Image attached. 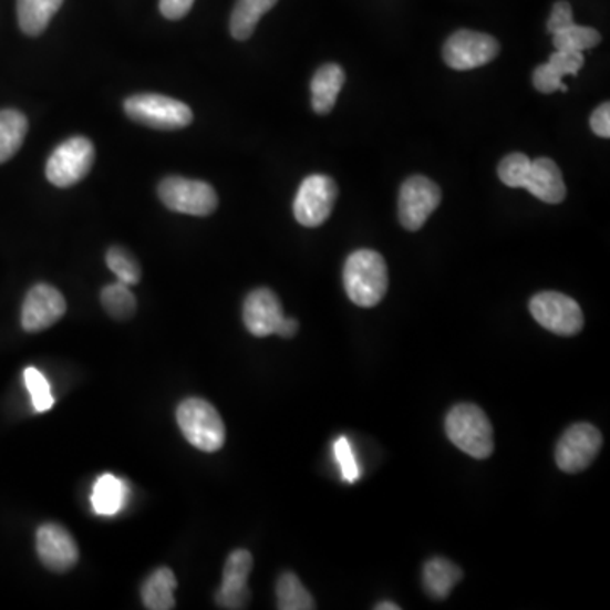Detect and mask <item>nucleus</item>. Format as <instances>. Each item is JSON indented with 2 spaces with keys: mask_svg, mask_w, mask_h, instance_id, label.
<instances>
[{
  "mask_svg": "<svg viewBox=\"0 0 610 610\" xmlns=\"http://www.w3.org/2000/svg\"><path fill=\"white\" fill-rule=\"evenodd\" d=\"M28 134V117L15 111L4 108L0 111V163L11 159L24 143Z\"/></svg>",
  "mask_w": 610,
  "mask_h": 610,
  "instance_id": "23",
  "label": "nucleus"
},
{
  "mask_svg": "<svg viewBox=\"0 0 610 610\" xmlns=\"http://www.w3.org/2000/svg\"><path fill=\"white\" fill-rule=\"evenodd\" d=\"M277 607L280 610H312L316 602L297 575L286 571L277 581Z\"/></svg>",
  "mask_w": 610,
  "mask_h": 610,
  "instance_id": "25",
  "label": "nucleus"
},
{
  "mask_svg": "<svg viewBox=\"0 0 610 610\" xmlns=\"http://www.w3.org/2000/svg\"><path fill=\"white\" fill-rule=\"evenodd\" d=\"M94 162L95 148L89 137H69L48 158V180L60 188L72 187L87 177Z\"/></svg>",
  "mask_w": 610,
  "mask_h": 610,
  "instance_id": "5",
  "label": "nucleus"
},
{
  "mask_svg": "<svg viewBox=\"0 0 610 610\" xmlns=\"http://www.w3.org/2000/svg\"><path fill=\"white\" fill-rule=\"evenodd\" d=\"M334 456H337L338 463H340L344 480L350 482V484L356 482L362 472H360V466H358L356 459H354L353 448H351L350 441L347 437H340L334 443Z\"/></svg>",
  "mask_w": 610,
  "mask_h": 610,
  "instance_id": "31",
  "label": "nucleus"
},
{
  "mask_svg": "<svg viewBox=\"0 0 610 610\" xmlns=\"http://www.w3.org/2000/svg\"><path fill=\"white\" fill-rule=\"evenodd\" d=\"M127 487L114 475L105 474L95 482L92 492V506L101 516H114L126 504Z\"/></svg>",
  "mask_w": 610,
  "mask_h": 610,
  "instance_id": "24",
  "label": "nucleus"
},
{
  "mask_svg": "<svg viewBox=\"0 0 610 610\" xmlns=\"http://www.w3.org/2000/svg\"><path fill=\"white\" fill-rule=\"evenodd\" d=\"M529 311L538 324L558 337H575L583 328L580 306L565 293H536L529 302Z\"/></svg>",
  "mask_w": 610,
  "mask_h": 610,
  "instance_id": "9",
  "label": "nucleus"
},
{
  "mask_svg": "<svg viewBox=\"0 0 610 610\" xmlns=\"http://www.w3.org/2000/svg\"><path fill=\"white\" fill-rule=\"evenodd\" d=\"M376 610H399L401 609V606H397V603L394 602H382L379 603V606L375 607Z\"/></svg>",
  "mask_w": 610,
  "mask_h": 610,
  "instance_id": "36",
  "label": "nucleus"
},
{
  "mask_svg": "<svg viewBox=\"0 0 610 610\" xmlns=\"http://www.w3.org/2000/svg\"><path fill=\"white\" fill-rule=\"evenodd\" d=\"M101 302L105 312L117 321H126L136 312V297L131 292L130 286L120 280L102 289Z\"/></svg>",
  "mask_w": 610,
  "mask_h": 610,
  "instance_id": "26",
  "label": "nucleus"
},
{
  "mask_svg": "<svg viewBox=\"0 0 610 610\" xmlns=\"http://www.w3.org/2000/svg\"><path fill=\"white\" fill-rule=\"evenodd\" d=\"M124 111L131 120L153 130H182L194 121V113L187 104L166 95H131L124 101Z\"/></svg>",
  "mask_w": 610,
  "mask_h": 610,
  "instance_id": "4",
  "label": "nucleus"
},
{
  "mask_svg": "<svg viewBox=\"0 0 610 610\" xmlns=\"http://www.w3.org/2000/svg\"><path fill=\"white\" fill-rule=\"evenodd\" d=\"M602 37L599 31L589 28V25L570 24L565 30L552 34V44L557 51H578L583 53L586 50H592L600 43Z\"/></svg>",
  "mask_w": 610,
  "mask_h": 610,
  "instance_id": "27",
  "label": "nucleus"
},
{
  "mask_svg": "<svg viewBox=\"0 0 610 610\" xmlns=\"http://www.w3.org/2000/svg\"><path fill=\"white\" fill-rule=\"evenodd\" d=\"M463 571L446 558H431L423 570L424 589L434 600H445L462 580Z\"/></svg>",
  "mask_w": 610,
  "mask_h": 610,
  "instance_id": "19",
  "label": "nucleus"
},
{
  "mask_svg": "<svg viewBox=\"0 0 610 610\" xmlns=\"http://www.w3.org/2000/svg\"><path fill=\"white\" fill-rule=\"evenodd\" d=\"M498 51H500V44L490 34L459 30L446 40L443 46V59L449 69L456 72H468L494 62Z\"/></svg>",
  "mask_w": 610,
  "mask_h": 610,
  "instance_id": "8",
  "label": "nucleus"
},
{
  "mask_svg": "<svg viewBox=\"0 0 610 610\" xmlns=\"http://www.w3.org/2000/svg\"><path fill=\"white\" fill-rule=\"evenodd\" d=\"M524 188H528L533 196L546 204H560L567 199V185H565L560 166L551 158H538L531 162V170Z\"/></svg>",
  "mask_w": 610,
  "mask_h": 610,
  "instance_id": "17",
  "label": "nucleus"
},
{
  "mask_svg": "<svg viewBox=\"0 0 610 610\" xmlns=\"http://www.w3.org/2000/svg\"><path fill=\"white\" fill-rule=\"evenodd\" d=\"M602 434L592 424H573L558 441L555 452L558 468L565 474H580L592 465L602 448Z\"/></svg>",
  "mask_w": 610,
  "mask_h": 610,
  "instance_id": "10",
  "label": "nucleus"
},
{
  "mask_svg": "<svg viewBox=\"0 0 610 610\" xmlns=\"http://www.w3.org/2000/svg\"><path fill=\"white\" fill-rule=\"evenodd\" d=\"M37 549L40 560L50 570H72L79 561V546L73 536L60 524H43L37 533Z\"/></svg>",
  "mask_w": 610,
  "mask_h": 610,
  "instance_id": "14",
  "label": "nucleus"
},
{
  "mask_svg": "<svg viewBox=\"0 0 610 610\" xmlns=\"http://www.w3.org/2000/svg\"><path fill=\"white\" fill-rule=\"evenodd\" d=\"M283 318L282 303L270 289H257L246 297L242 321L254 337L267 338L275 334Z\"/></svg>",
  "mask_w": 610,
  "mask_h": 610,
  "instance_id": "15",
  "label": "nucleus"
},
{
  "mask_svg": "<svg viewBox=\"0 0 610 610\" xmlns=\"http://www.w3.org/2000/svg\"><path fill=\"white\" fill-rule=\"evenodd\" d=\"M24 382L30 391L31 399H33V407L37 412H46L53 407L54 399L51 394L50 383L44 379L43 373L40 370L25 369Z\"/></svg>",
  "mask_w": 610,
  "mask_h": 610,
  "instance_id": "30",
  "label": "nucleus"
},
{
  "mask_svg": "<svg viewBox=\"0 0 610 610\" xmlns=\"http://www.w3.org/2000/svg\"><path fill=\"white\" fill-rule=\"evenodd\" d=\"M158 196L168 209L188 216H210L219 204L213 185L184 177L163 178Z\"/></svg>",
  "mask_w": 610,
  "mask_h": 610,
  "instance_id": "6",
  "label": "nucleus"
},
{
  "mask_svg": "<svg viewBox=\"0 0 610 610\" xmlns=\"http://www.w3.org/2000/svg\"><path fill=\"white\" fill-rule=\"evenodd\" d=\"M441 188L430 178H407L399 194V219L407 231H420L431 214L440 207Z\"/></svg>",
  "mask_w": 610,
  "mask_h": 610,
  "instance_id": "11",
  "label": "nucleus"
},
{
  "mask_svg": "<svg viewBox=\"0 0 610 610\" xmlns=\"http://www.w3.org/2000/svg\"><path fill=\"white\" fill-rule=\"evenodd\" d=\"M62 4L63 0H18V21L22 33L40 37Z\"/></svg>",
  "mask_w": 610,
  "mask_h": 610,
  "instance_id": "22",
  "label": "nucleus"
},
{
  "mask_svg": "<svg viewBox=\"0 0 610 610\" xmlns=\"http://www.w3.org/2000/svg\"><path fill=\"white\" fill-rule=\"evenodd\" d=\"M105 261H107L108 270L116 275L120 282L131 287L136 286L142 280V267L126 248L113 246L108 249Z\"/></svg>",
  "mask_w": 610,
  "mask_h": 610,
  "instance_id": "28",
  "label": "nucleus"
},
{
  "mask_svg": "<svg viewBox=\"0 0 610 610\" xmlns=\"http://www.w3.org/2000/svg\"><path fill=\"white\" fill-rule=\"evenodd\" d=\"M196 0H159V12L163 18L178 21L190 12Z\"/></svg>",
  "mask_w": 610,
  "mask_h": 610,
  "instance_id": "33",
  "label": "nucleus"
},
{
  "mask_svg": "<svg viewBox=\"0 0 610 610\" xmlns=\"http://www.w3.org/2000/svg\"><path fill=\"white\" fill-rule=\"evenodd\" d=\"M573 9L568 4L567 0H560L552 6L551 14L548 19V31L551 34L565 30L568 25L573 24Z\"/></svg>",
  "mask_w": 610,
  "mask_h": 610,
  "instance_id": "32",
  "label": "nucleus"
},
{
  "mask_svg": "<svg viewBox=\"0 0 610 610\" xmlns=\"http://www.w3.org/2000/svg\"><path fill=\"white\" fill-rule=\"evenodd\" d=\"M344 290L360 308H375L389 289V270L382 255L358 249L348 257L343 270Z\"/></svg>",
  "mask_w": 610,
  "mask_h": 610,
  "instance_id": "1",
  "label": "nucleus"
},
{
  "mask_svg": "<svg viewBox=\"0 0 610 610\" xmlns=\"http://www.w3.org/2000/svg\"><path fill=\"white\" fill-rule=\"evenodd\" d=\"M344 80H347L344 70L340 65H337V63L322 65L314 73L311 82L312 108H314V113H331L332 107L337 105L338 95H340L341 89H343Z\"/></svg>",
  "mask_w": 610,
  "mask_h": 610,
  "instance_id": "18",
  "label": "nucleus"
},
{
  "mask_svg": "<svg viewBox=\"0 0 610 610\" xmlns=\"http://www.w3.org/2000/svg\"><path fill=\"white\" fill-rule=\"evenodd\" d=\"M185 440L200 452L216 453L225 446L226 426L217 409L204 399H187L177 409Z\"/></svg>",
  "mask_w": 610,
  "mask_h": 610,
  "instance_id": "3",
  "label": "nucleus"
},
{
  "mask_svg": "<svg viewBox=\"0 0 610 610\" xmlns=\"http://www.w3.org/2000/svg\"><path fill=\"white\" fill-rule=\"evenodd\" d=\"M531 158L523 153H513L498 163V178L510 188H524L531 170Z\"/></svg>",
  "mask_w": 610,
  "mask_h": 610,
  "instance_id": "29",
  "label": "nucleus"
},
{
  "mask_svg": "<svg viewBox=\"0 0 610 610\" xmlns=\"http://www.w3.org/2000/svg\"><path fill=\"white\" fill-rule=\"evenodd\" d=\"M445 430L453 445L472 458L485 459L494 453V430L478 405H455L446 415Z\"/></svg>",
  "mask_w": 610,
  "mask_h": 610,
  "instance_id": "2",
  "label": "nucleus"
},
{
  "mask_svg": "<svg viewBox=\"0 0 610 610\" xmlns=\"http://www.w3.org/2000/svg\"><path fill=\"white\" fill-rule=\"evenodd\" d=\"M254 570V557L246 549H236L226 560L223 586L217 590L216 603L220 609L238 610L248 607V578Z\"/></svg>",
  "mask_w": 610,
  "mask_h": 610,
  "instance_id": "13",
  "label": "nucleus"
},
{
  "mask_svg": "<svg viewBox=\"0 0 610 610\" xmlns=\"http://www.w3.org/2000/svg\"><path fill=\"white\" fill-rule=\"evenodd\" d=\"M177 578L170 568H158L149 575L148 580L143 583L142 599L146 609L172 610L175 609V590H177Z\"/></svg>",
  "mask_w": 610,
  "mask_h": 610,
  "instance_id": "20",
  "label": "nucleus"
},
{
  "mask_svg": "<svg viewBox=\"0 0 610 610\" xmlns=\"http://www.w3.org/2000/svg\"><path fill=\"white\" fill-rule=\"evenodd\" d=\"M277 2L279 0H238L229 22L231 37L238 41H246L254 37L260 19L273 9Z\"/></svg>",
  "mask_w": 610,
  "mask_h": 610,
  "instance_id": "21",
  "label": "nucleus"
},
{
  "mask_svg": "<svg viewBox=\"0 0 610 610\" xmlns=\"http://www.w3.org/2000/svg\"><path fill=\"white\" fill-rule=\"evenodd\" d=\"M297 331H299V322H297V319L283 318V321L280 322L279 329H277L275 334H279V337L289 340V338L296 337Z\"/></svg>",
  "mask_w": 610,
  "mask_h": 610,
  "instance_id": "35",
  "label": "nucleus"
},
{
  "mask_svg": "<svg viewBox=\"0 0 610 610\" xmlns=\"http://www.w3.org/2000/svg\"><path fill=\"white\" fill-rule=\"evenodd\" d=\"M590 127L600 137H610V104L599 105L590 117Z\"/></svg>",
  "mask_w": 610,
  "mask_h": 610,
  "instance_id": "34",
  "label": "nucleus"
},
{
  "mask_svg": "<svg viewBox=\"0 0 610 610\" xmlns=\"http://www.w3.org/2000/svg\"><path fill=\"white\" fill-rule=\"evenodd\" d=\"M586 63V56L578 51H555L549 56L548 63H542L533 73V83L535 89L541 94H552V92H568L564 83V76L577 75L581 66Z\"/></svg>",
  "mask_w": 610,
  "mask_h": 610,
  "instance_id": "16",
  "label": "nucleus"
},
{
  "mask_svg": "<svg viewBox=\"0 0 610 610\" xmlns=\"http://www.w3.org/2000/svg\"><path fill=\"white\" fill-rule=\"evenodd\" d=\"M66 300L59 289L38 283L22 303L21 324L28 332H40L56 324L65 316Z\"/></svg>",
  "mask_w": 610,
  "mask_h": 610,
  "instance_id": "12",
  "label": "nucleus"
},
{
  "mask_svg": "<svg viewBox=\"0 0 610 610\" xmlns=\"http://www.w3.org/2000/svg\"><path fill=\"white\" fill-rule=\"evenodd\" d=\"M338 199V185L325 175H311L300 184L293 200V216L306 228H319L331 216Z\"/></svg>",
  "mask_w": 610,
  "mask_h": 610,
  "instance_id": "7",
  "label": "nucleus"
}]
</instances>
